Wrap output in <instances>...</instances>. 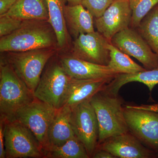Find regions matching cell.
Here are the masks:
<instances>
[{"instance_id":"cell-10","label":"cell","mask_w":158,"mask_h":158,"mask_svg":"<svg viewBox=\"0 0 158 158\" xmlns=\"http://www.w3.org/2000/svg\"><path fill=\"white\" fill-rule=\"evenodd\" d=\"M111 43L124 53L137 59L147 70L158 68V56L136 29L129 27L120 31L113 36Z\"/></svg>"},{"instance_id":"cell-2","label":"cell","mask_w":158,"mask_h":158,"mask_svg":"<svg viewBox=\"0 0 158 158\" xmlns=\"http://www.w3.org/2000/svg\"><path fill=\"white\" fill-rule=\"evenodd\" d=\"M34 93L6 60L0 63V118L11 121L20 110L34 101Z\"/></svg>"},{"instance_id":"cell-4","label":"cell","mask_w":158,"mask_h":158,"mask_svg":"<svg viewBox=\"0 0 158 158\" xmlns=\"http://www.w3.org/2000/svg\"><path fill=\"white\" fill-rule=\"evenodd\" d=\"M58 49H39L22 52H7L2 58L11 65L19 78L34 93L43 71Z\"/></svg>"},{"instance_id":"cell-22","label":"cell","mask_w":158,"mask_h":158,"mask_svg":"<svg viewBox=\"0 0 158 158\" xmlns=\"http://www.w3.org/2000/svg\"><path fill=\"white\" fill-rule=\"evenodd\" d=\"M44 158H89L83 143L76 136L62 145L49 148L44 151Z\"/></svg>"},{"instance_id":"cell-18","label":"cell","mask_w":158,"mask_h":158,"mask_svg":"<svg viewBox=\"0 0 158 158\" xmlns=\"http://www.w3.org/2000/svg\"><path fill=\"white\" fill-rule=\"evenodd\" d=\"M48 8L49 22L56 34L58 49L64 50L70 45L71 37L64 17L66 0H46Z\"/></svg>"},{"instance_id":"cell-30","label":"cell","mask_w":158,"mask_h":158,"mask_svg":"<svg viewBox=\"0 0 158 158\" xmlns=\"http://www.w3.org/2000/svg\"><path fill=\"white\" fill-rule=\"evenodd\" d=\"M134 107L142 110H150L158 113V104L153 105H141V106H133Z\"/></svg>"},{"instance_id":"cell-32","label":"cell","mask_w":158,"mask_h":158,"mask_svg":"<svg viewBox=\"0 0 158 158\" xmlns=\"http://www.w3.org/2000/svg\"><path fill=\"white\" fill-rule=\"evenodd\" d=\"M157 154H157V156H158V153H157Z\"/></svg>"},{"instance_id":"cell-15","label":"cell","mask_w":158,"mask_h":158,"mask_svg":"<svg viewBox=\"0 0 158 158\" xmlns=\"http://www.w3.org/2000/svg\"><path fill=\"white\" fill-rule=\"evenodd\" d=\"M70 77L79 79H114L118 74L108 65H98L78 59L70 53L59 56Z\"/></svg>"},{"instance_id":"cell-19","label":"cell","mask_w":158,"mask_h":158,"mask_svg":"<svg viewBox=\"0 0 158 158\" xmlns=\"http://www.w3.org/2000/svg\"><path fill=\"white\" fill-rule=\"evenodd\" d=\"M3 15L23 21L41 20L49 21L48 8L46 0H18Z\"/></svg>"},{"instance_id":"cell-9","label":"cell","mask_w":158,"mask_h":158,"mask_svg":"<svg viewBox=\"0 0 158 158\" xmlns=\"http://www.w3.org/2000/svg\"><path fill=\"white\" fill-rule=\"evenodd\" d=\"M124 114L130 132L158 153V113L127 105L124 107Z\"/></svg>"},{"instance_id":"cell-5","label":"cell","mask_w":158,"mask_h":158,"mask_svg":"<svg viewBox=\"0 0 158 158\" xmlns=\"http://www.w3.org/2000/svg\"><path fill=\"white\" fill-rule=\"evenodd\" d=\"M70 79L59 56L55 55L46 65L34 91V96L59 110L62 107Z\"/></svg>"},{"instance_id":"cell-14","label":"cell","mask_w":158,"mask_h":158,"mask_svg":"<svg viewBox=\"0 0 158 158\" xmlns=\"http://www.w3.org/2000/svg\"><path fill=\"white\" fill-rule=\"evenodd\" d=\"M113 79H79L70 77L62 107L71 110L83 102L90 101L97 93L106 89Z\"/></svg>"},{"instance_id":"cell-7","label":"cell","mask_w":158,"mask_h":158,"mask_svg":"<svg viewBox=\"0 0 158 158\" xmlns=\"http://www.w3.org/2000/svg\"><path fill=\"white\" fill-rule=\"evenodd\" d=\"M58 110L36 98L20 110L12 120L19 122L30 129L38 139L44 152L48 146L49 130Z\"/></svg>"},{"instance_id":"cell-20","label":"cell","mask_w":158,"mask_h":158,"mask_svg":"<svg viewBox=\"0 0 158 158\" xmlns=\"http://www.w3.org/2000/svg\"><path fill=\"white\" fill-rule=\"evenodd\" d=\"M138 82L146 85L152 91L158 84V68L133 73L118 74L107 85L105 91L113 95H118L119 89L123 85Z\"/></svg>"},{"instance_id":"cell-17","label":"cell","mask_w":158,"mask_h":158,"mask_svg":"<svg viewBox=\"0 0 158 158\" xmlns=\"http://www.w3.org/2000/svg\"><path fill=\"white\" fill-rule=\"evenodd\" d=\"M71 111L70 108L66 107L57 111L49 130L48 146L46 150L61 146L75 136L70 123Z\"/></svg>"},{"instance_id":"cell-8","label":"cell","mask_w":158,"mask_h":158,"mask_svg":"<svg viewBox=\"0 0 158 158\" xmlns=\"http://www.w3.org/2000/svg\"><path fill=\"white\" fill-rule=\"evenodd\" d=\"M90 101L83 102L72 109L70 120L75 135L84 144L90 158H92L98 145L99 126Z\"/></svg>"},{"instance_id":"cell-13","label":"cell","mask_w":158,"mask_h":158,"mask_svg":"<svg viewBox=\"0 0 158 158\" xmlns=\"http://www.w3.org/2000/svg\"><path fill=\"white\" fill-rule=\"evenodd\" d=\"M97 149L106 151L115 157L121 158H153L156 153L144 146L130 131L109 138L99 144Z\"/></svg>"},{"instance_id":"cell-23","label":"cell","mask_w":158,"mask_h":158,"mask_svg":"<svg viewBox=\"0 0 158 158\" xmlns=\"http://www.w3.org/2000/svg\"><path fill=\"white\" fill-rule=\"evenodd\" d=\"M108 48L110 51V60L108 66L117 73H133L146 70L111 42L109 43Z\"/></svg>"},{"instance_id":"cell-1","label":"cell","mask_w":158,"mask_h":158,"mask_svg":"<svg viewBox=\"0 0 158 158\" xmlns=\"http://www.w3.org/2000/svg\"><path fill=\"white\" fill-rule=\"evenodd\" d=\"M48 48L58 49V41L48 20H24L19 28L0 39L1 53Z\"/></svg>"},{"instance_id":"cell-12","label":"cell","mask_w":158,"mask_h":158,"mask_svg":"<svg viewBox=\"0 0 158 158\" xmlns=\"http://www.w3.org/2000/svg\"><path fill=\"white\" fill-rule=\"evenodd\" d=\"M132 14L129 0H114L101 17L95 19L97 31L111 41L115 34L131 27Z\"/></svg>"},{"instance_id":"cell-24","label":"cell","mask_w":158,"mask_h":158,"mask_svg":"<svg viewBox=\"0 0 158 158\" xmlns=\"http://www.w3.org/2000/svg\"><path fill=\"white\" fill-rule=\"evenodd\" d=\"M132 10L131 27L136 29L143 18L158 3V0H129Z\"/></svg>"},{"instance_id":"cell-27","label":"cell","mask_w":158,"mask_h":158,"mask_svg":"<svg viewBox=\"0 0 158 158\" xmlns=\"http://www.w3.org/2000/svg\"><path fill=\"white\" fill-rule=\"evenodd\" d=\"M5 121L0 118V158H6L5 145Z\"/></svg>"},{"instance_id":"cell-3","label":"cell","mask_w":158,"mask_h":158,"mask_svg":"<svg viewBox=\"0 0 158 158\" xmlns=\"http://www.w3.org/2000/svg\"><path fill=\"white\" fill-rule=\"evenodd\" d=\"M90 101L98 121V145L109 138L129 131L125 118L123 102L118 95L110 94L103 90L95 94Z\"/></svg>"},{"instance_id":"cell-11","label":"cell","mask_w":158,"mask_h":158,"mask_svg":"<svg viewBox=\"0 0 158 158\" xmlns=\"http://www.w3.org/2000/svg\"><path fill=\"white\" fill-rule=\"evenodd\" d=\"M111 41L98 31L81 34L74 40L70 54L78 59L98 65H108Z\"/></svg>"},{"instance_id":"cell-26","label":"cell","mask_w":158,"mask_h":158,"mask_svg":"<svg viewBox=\"0 0 158 158\" xmlns=\"http://www.w3.org/2000/svg\"><path fill=\"white\" fill-rule=\"evenodd\" d=\"M23 21L15 18L2 15L0 16V37L12 34L20 27Z\"/></svg>"},{"instance_id":"cell-21","label":"cell","mask_w":158,"mask_h":158,"mask_svg":"<svg viewBox=\"0 0 158 158\" xmlns=\"http://www.w3.org/2000/svg\"><path fill=\"white\" fill-rule=\"evenodd\" d=\"M136 29L158 56V3L141 20Z\"/></svg>"},{"instance_id":"cell-28","label":"cell","mask_w":158,"mask_h":158,"mask_svg":"<svg viewBox=\"0 0 158 158\" xmlns=\"http://www.w3.org/2000/svg\"><path fill=\"white\" fill-rule=\"evenodd\" d=\"M18 0H0V16L6 14Z\"/></svg>"},{"instance_id":"cell-6","label":"cell","mask_w":158,"mask_h":158,"mask_svg":"<svg viewBox=\"0 0 158 158\" xmlns=\"http://www.w3.org/2000/svg\"><path fill=\"white\" fill-rule=\"evenodd\" d=\"M5 121L6 158H44L41 144L30 129L16 120Z\"/></svg>"},{"instance_id":"cell-16","label":"cell","mask_w":158,"mask_h":158,"mask_svg":"<svg viewBox=\"0 0 158 158\" xmlns=\"http://www.w3.org/2000/svg\"><path fill=\"white\" fill-rule=\"evenodd\" d=\"M64 17L71 37L76 39L80 34L94 32L93 16L81 4L66 5Z\"/></svg>"},{"instance_id":"cell-29","label":"cell","mask_w":158,"mask_h":158,"mask_svg":"<svg viewBox=\"0 0 158 158\" xmlns=\"http://www.w3.org/2000/svg\"><path fill=\"white\" fill-rule=\"evenodd\" d=\"M92 158H115L112 154L102 149H97L94 153Z\"/></svg>"},{"instance_id":"cell-31","label":"cell","mask_w":158,"mask_h":158,"mask_svg":"<svg viewBox=\"0 0 158 158\" xmlns=\"http://www.w3.org/2000/svg\"><path fill=\"white\" fill-rule=\"evenodd\" d=\"M66 1L68 3V5L70 6H75V5L81 4L83 0H66Z\"/></svg>"},{"instance_id":"cell-25","label":"cell","mask_w":158,"mask_h":158,"mask_svg":"<svg viewBox=\"0 0 158 158\" xmlns=\"http://www.w3.org/2000/svg\"><path fill=\"white\" fill-rule=\"evenodd\" d=\"M114 0H83L81 5L94 17H101Z\"/></svg>"}]
</instances>
